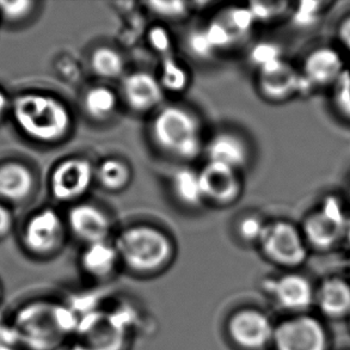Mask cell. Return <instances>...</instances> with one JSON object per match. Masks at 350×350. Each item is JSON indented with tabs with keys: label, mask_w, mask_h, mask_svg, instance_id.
<instances>
[{
	"label": "cell",
	"mask_w": 350,
	"mask_h": 350,
	"mask_svg": "<svg viewBox=\"0 0 350 350\" xmlns=\"http://www.w3.org/2000/svg\"><path fill=\"white\" fill-rule=\"evenodd\" d=\"M120 260L137 274H153L170 265L175 247L159 228L137 225L123 230L115 241Z\"/></svg>",
	"instance_id": "cell-1"
},
{
	"label": "cell",
	"mask_w": 350,
	"mask_h": 350,
	"mask_svg": "<svg viewBox=\"0 0 350 350\" xmlns=\"http://www.w3.org/2000/svg\"><path fill=\"white\" fill-rule=\"evenodd\" d=\"M14 116L19 128L36 142L53 144L67 137L72 127L70 110L62 100L41 94L18 97Z\"/></svg>",
	"instance_id": "cell-2"
},
{
	"label": "cell",
	"mask_w": 350,
	"mask_h": 350,
	"mask_svg": "<svg viewBox=\"0 0 350 350\" xmlns=\"http://www.w3.org/2000/svg\"><path fill=\"white\" fill-rule=\"evenodd\" d=\"M153 142L170 156L191 161L202 150V132L198 118L180 105H166L153 118Z\"/></svg>",
	"instance_id": "cell-3"
},
{
	"label": "cell",
	"mask_w": 350,
	"mask_h": 350,
	"mask_svg": "<svg viewBox=\"0 0 350 350\" xmlns=\"http://www.w3.org/2000/svg\"><path fill=\"white\" fill-rule=\"evenodd\" d=\"M348 220L341 201L329 196L308 214L300 230L308 246L317 250H330L345 239Z\"/></svg>",
	"instance_id": "cell-4"
},
{
	"label": "cell",
	"mask_w": 350,
	"mask_h": 350,
	"mask_svg": "<svg viewBox=\"0 0 350 350\" xmlns=\"http://www.w3.org/2000/svg\"><path fill=\"white\" fill-rule=\"evenodd\" d=\"M258 244L270 262L284 268H297L308 258V245L301 230L286 220L267 224Z\"/></svg>",
	"instance_id": "cell-5"
},
{
	"label": "cell",
	"mask_w": 350,
	"mask_h": 350,
	"mask_svg": "<svg viewBox=\"0 0 350 350\" xmlns=\"http://www.w3.org/2000/svg\"><path fill=\"white\" fill-rule=\"evenodd\" d=\"M273 346L275 350H327L329 337L317 318L301 313L275 327Z\"/></svg>",
	"instance_id": "cell-6"
},
{
	"label": "cell",
	"mask_w": 350,
	"mask_h": 350,
	"mask_svg": "<svg viewBox=\"0 0 350 350\" xmlns=\"http://www.w3.org/2000/svg\"><path fill=\"white\" fill-rule=\"evenodd\" d=\"M228 332L231 341L243 350H265L274 341V324L257 308H241L233 313Z\"/></svg>",
	"instance_id": "cell-7"
},
{
	"label": "cell",
	"mask_w": 350,
	"mask_h": 350,
	"mask_svg": "<svg viewBox=\"0 0 350 350\" xmlns=\"http://www.w3.org/2000/svg\"><path fill=\"white\" fill-rule=\"evenodd\" d=\"M96 171L85 158H68L57 164L51 177V189L55 199L71 202L81 199L90 189Z\"/></svg>",
	"instance_id": "cell-8"
},
{
	"label": "cell",
	"mask_w": 350,
	"mask_h": 350,
	"mask_svg": "<svg viewBox=\"0 0 350 350\" xmlns=\"http://www.w3.org/2000/svg\"><path fill=\"white\" fill-rule=\"evenodd\" d=\"M347 68L341 54L332 47H319L308 54L300 75L308 91L334 88Z\"/></svg>",
	"instance_id": "cell-9"
},
{
	"label": "cell",
	"mask_w": 350,
	"mask_h": 350,
	"mask_svg": "<svg viewBox=\"0 0 350 350\" xmlns=\"http://www.w3.org/2000/svg\"><path fill=\"white\" fill-rule=\"evenodd\" d=\"M269 295L276 305L289 312L301 314L312 305L316 292L303 275L288 273L268 282Z\"/></svg>",
	"instance_id": "cell-10"
},
{
	"label": "cell",
	"mask_w": 350,
	"mask_h": 350,
	"mask_svg": "<svg viewBox=\"0 0 350 350\" xmlns=\"http://www.w3.org/2000/svg\"><path fill=\"white\" fill-rule=\"evenodd\" d=\"M258 89L265 98L276 102L308 92L300 72L284 60L258 71Z\"/></svg>",
	"instance_id": "cell-11"
},
{
	"label": "cell",
	"mask_w": 350,
	"mask_h": 350,
	"mask_svg": "<svg viewBox=\"0 0 350 350\" xmlns=\"http://www.w3.org/2000/svg\"><path fill=\"white\" fill-rule=\"evenodd\" d=\"M199 172L206 201L219 206H228L236 202L241 196L239 171L219 163L208 161Z\"/></svg>",
	"instance_id": "cell-12"
},
{
	"label": "cell",
	"mask_w": 350,
	"mask_h": 350,
	"mask_svg": "<svg viewBox=\"0 0 350 350\" xmlns=\"http://www.w3.org/2000/svg\"><path fill=\"white\" fill-rule=\"evenodd\" d=\"M64 224L57 212L44 209L29 220L24 231V243L38 255H48L62 245Z\"/></svg>",
	"instance_id": "cell-13"
},
{
	"label": "cell",
	"mask_w": 350,
	"mask_h": 350,
	"mask_svg": "<svg viewBox=\"0 0 350 350\" xmlns=\"http://www.w3.org/2000/svg\"><path fill=\"white\" fill-rule=\"evenodd\" d=\"M122 95L131 109L147 113L158 108L163 102L164 88L151 73L133 72L123 79Z\"/></svg>",
	"instance_id": "cell-14"
},
{
	"label": "cell",
	"mask_w": 350,
	"mask_h": 350,
	"mask_svg": "<svg viewBox=\"0 0 350 350\" xmlns=\"http://www.w3.org/2000/svg\"><path fill=\"white\" fill-rule=\"evenodd\" d=\"M148 42L161 59V73L159 81L164 90L171 92L185 90L188 85L189 76L172 52L170 33H167L166 29H156L148 35Z\"/></svg>",
	"instance_id": "cell-15"
},
{
	"label": "cell",
	"mask_w": 350,
	"mask_h": 350,
	"mask_svg": "<svg viewBox=\"0 0 350 350\" xmlns=\"http://www.w3.org/2000/svg\"><path fill=\"white\" fill-rule=\"evenodd\" d=\"M68 226L72 233L86 244L107 241L111 232L108 215L94 204H79L71 208Z\"/></svg>",
	"instance_id": "cell-16"
},
{
	"label": "cell",
	"mask_w": 350,
	"mask_h": 350,
	"mask_svg": "<svg viewBox=\"0 0 350 350\" xmlns=\"http://www.w3.org/2000/svg\"><path fill=\"white\" fill-rule=\"evenodd\" d=\"M206 152L208 161L219 163L239 171L249 163V147L239 135L220 132L209 140Z\"/></svg>",
	"instance_id": "cell-17"
},
{
	"label": "cell",
	"mask_w": 350,
	"mask_h": 350,
	"mask_svg": "<svg viewBox=\"0 0 350 350\" xmlns=\"http://www.w3.org/2000/svg\"><path fill=\"white\" fill-rule=\"evenodd\" d=\"M121 263L114 244L98 241L88 244L81 257V265L86 274L94 279H108Z\"/></svg>",
	"instance_id": "cell-18"
},
{
	"label": "cell",
	"mask_w": 350,
	"mask_h": 350,
	"mask_svg": "<svg viewBox=\"0 0 350 350\" xmlns=\"http://www.w3.org/2000/svg\"><path fill=\"white\" fill-rule=\"evenodd\" d=\"M318 308L330 318L350 316V284L340 278L327 279L316 292Z\"/></svg>",
	"instance_id": "cell-19"
},
{
	"label": "cell",
	"mask_w": 350,
	"mask_h": 350,
	"mask_svg": "<svg viewBox=\"0 0 350 350\" xmlns=\"http://www.w3.org/2000/svg\"><path fill=\"white\" fill-rule=\"evenodd\" d=\"M33 180L31 172L17 163H11L0 167V196L5 199L22 200L27 198Z\"/></svg>",
	"instance_id": "cell-20"
},
{
	"label": "cell",
	"mask_w": 350,
	"mask_h": 350,
	"mask_svg": "<svg viewBox=\"0 0 350 350\" xmlns=\"http://www.w3.org/2000/svg\"><path fill=\"white\" fill-rule=\"evenodd\" d=\"M171 187L176 199L187 207H198L206 201L200 172L193 169L180 167L175 171L171 180Z\"/></svg>",
	"instance_id": "cell-21"
},
{
	"label": "cell",
	"mask_w": 350,
	"mask_h": 350,
	"mask_svg": "<svg viewBox=\"0 0 350 350\" xmlns=\"http://www.w3.org/2000/svg\"><path fill=\"white\" fill-rule=\"evenodd\" d=\"M86 114L95 120H107L113 116L118 108V97L107 86H94L83 97Z\"/></svg>",
	"instance_id": "cell-22"
},
{
	"label": "cell",
	"mask_w": 350,
	"mask_h": 350,
	"mask_svg": "<svg viewBox=\"0 0 350 350\" xmlns=\"http://www.w3.org/2000/svg\"><path fill=\"white\" fill-rule=\"evenodd\" d=\"M96 178L105 189L120 191L129 185L132 180V170L126 161L118 158H108L97 167Z\"/></svg>",
	"instance_id": "cell-23"
},
{
	"label": "cell",
	"mask_w": 350,
	"mask_h": 350,
	"mask_svg": "<svg viewBox=\"0 0 350 350\" xmlns=\"http://www.w3.org/2000/svg\"><path fill=\"white\" fill-rule=\"evenodd\" d=\"M91 68L95 75L105 79H116L124 72L122 55L110 47H100L92 53Z\"/></svg>",
	"instance_id": "cell-24"
},
{
	"label": "cell",
	"mask_w": 350,
	"mask_h": 350,
	"mask_svg": "<svg viewBox=\"0 0 350 350\" xmlns=\"http://www.w3.org/2000/svg\"><path fill=\"white\" fill-rule=\"evenodd\" d=\"M325 5L321 1L299 3L297 8L292 10V22L299 28H311L321 18Z\"/></svg>",
	"instance_id": "cell-25"
},
{
	"label": "cell",
	"mask_w": 350,
	"mask_h": 350,
	"mask_svg": "<svg viewBox=\"0 0 350 350\" xmlns=\"http://www.w3.org/2000/svg\"><path fill=\"white\" fill-rule=\"evenodd\" d=\"M249 57L251 62L258 68V71L284 60L279 46L270 42H260L256 44L255 47L251 49Z\"/></svg>",
	"instance_id": "cell-26"
},
{
	"label": "cell",
	"mask_w": 350,
	"mask_h": 350,
	"mask_svg": "<svg viewBox=\"0 0 350 350\" xmlns=\"http://www.w3.org/2000/svg\"><path fill=\"white\" fill-rule=\"evenodd\" d=\"M236 38L249 33L254 24L255 17L249 8H234L228 11L226 21H224Z\"/></svg>",
	"instance_id": "cell-27"
},
{
	"label": "cell",
	"mask_w": 350,
	"mask_h": 350,
	"mask_svg": "<svg viewBox=\"0 0 350 350\" xmlns=\"http://www.w3.org/2000/svg\"><path fill=\"white\" fill-rule=\"evenodd\" d=\"M332 102L337 113L350 121V68H347L332 88Z\"/></svg>",
	"instance_id": "cell-28"
},
{
	"label": "cell",
	"mask_w": 350,
	"mask_h": 350,
	"mask_svg": "<svg viewBox=\"0 0 350 350\" xmlns=\"http://www.w3.org/2000/svg\"><path fill=\"white\" fill-rule=\"evenodd\" d=\"M204 31L215 52L226 49L236 41V36L224 21H214L204 29Z\"/></svg>",
	"instance_id": "cell-29"
},
{
	"label": "cell",
	"mask_w": 350,
	"mask_h": 350,
	"mask_svg": "<svg viewBox=\"0 0 350 350\" xmlns=\"http://www.w3.org/2000/svg\"><path fill=\"white\" fill-rule=\"evenodd\" d=\"M147 8L153 14L161 18L180 19L188 14V4L183 1H151L147 3Z\"/></svg>",
	"instance_id": "cell-30"
},
{
	"label": "cell",
	"mask_w": 350,
	"mask_h": 350,
	"mask_svg": "<svg viewBox=\"0 0 350 350\" xmlns=\"http://www.w3.org/2000/svg\"><path fill=\"white\" fill-rule=\"evenodd\" d=\"M265 225L267 224L263 223L262 219L258 217L247 215L239 221L237 231L241 241H247V243H255V241L258 243L260 237L265 232Z\"/></svg>",
	"instance_id": "cell-31"
},
{
	"label": "cell",
	"mask_w": 350,
	"mask_h": 350,
	"mask_svg": "<svg viewBox=\"0 0 350 350\" xmlns=\"http://www.w3.org/2000/svg\"><path fill=\"white\" fill-rule=\"evenodd\" d=\"M286 6V3H252L249 5V9L254 14L256 22H267L284 12Z\"/></svg>",
	"instance_id": "cell-32"
},
{
	"label": "cell",
	"mask_w": 350,
	"mask_h": 350,
	"mask_svg": "<svg viewBox=\"0 0 350 350\" xmlns=\"http://www.w3.org/2000/svg\"><path fill=\"white\" fill-rule=\"evenodd\" d=\"M188 46L190 51L201 59L211 57L215 53L204 30H198L191 33L188 38Z\"/></svg>",
	"instance_id": "cell-33"
},
{
	"label": "cell",
	"mask_w": 350,
	"mask_h": 350,
	"mask_svg": "<svg viewBox=\"0 0 350 350\" xmlns=\"http://www.w3.org/2000/svg\"><path fill=\"white\" fill-rule=\"evenodd\" d=\"M33 1H0V11L6 18L17 21L23 18L33 9Z\"/></svg>",
	"instance_id": "cell-34"
},
{
	"label": "cell",
	"mask_w": 350,
	"mask_h": 350,
	"mask_svg": "<svg viewBox=\"0 0 350 350\" xmlns=\"http://www.w3.org/2000/svg\"><path fill=\"white\" fill-rule=\"evenodd\" d=\"M337 36L342 46L350 53V14L342 19L341 23L338 24Z\"/></svg>",
	"instance_id": "cell-35"
},
{
	"label": "cell",
	"mask_w": 350,
	"mask_h": 350,
	"mask_svg": "<svg viewBox=\"0 0 350 350\" xmlns=\"http://www.w3.org/2000/svg\"><path fill=\"white\" fill-rule=\"evenodd\" d=\"M10 226H11V214L4 206L0 204V236L8 232Z\"/></svg>",
	"instance_id": "cell-36"
},
{
	"label": "cell",
	"mask_w": 350,
	"mask_h": 350,
	"mask_svg": "<svg viewBox=\"0 0 350 350\" xmlns=\"http://www.w3.org/2000/svg\"><path fill=\"white\" fill-rule=\"evenodd\" d=\"M6 105H8L6 97H5L4 94L0 91V114L4 111L5 108H6Z\"/></svg>",
	"instance_id": "cell-37"
},
{
	"label": "cell",
	"mask_w": 350,
	"mask_h": 350,
	"mask_svg": "<svg viewBox=\"0 0 350 350\" xmlns=\"http://www.w3.org/2000/svg\"><path fill=\"white\" fill-rule=\"evenodd\" d=\"M345 241L348 243V245L350 246V218L349 220H348V224H347V228H346V234H345Z\"/></svg>",
	"instance_id": "cell-38"
},
{
	"label": "cell",
	"mask_w": 350,
	"mask_h": 350,
	"mask_svg": "<svg viewBox=\"0 0 350 350\" xmlns=\"http://www.w3.org/2000/svg\"><path fill=\"white\" fill-rule=\"evenodd\" d=\"M0 298H1V292H0Z\"/></svg>",
	"instance_id": "cell-39"
},
{
	"label": "cell",
	"mask_w": 350,
	"mask_h": 350,
	"mask_svg": "<svg viewBox=\"0 0 350 350\" xmlns=\"http://www.w3.org/2000/svg\"><path fill=\"white\" fill-rule=\"evenodd\" d=\"M349 319H350V316H349Z\"/></svg>",
	"instance_id": "cell-40"
}]
</instances>
